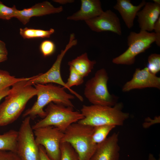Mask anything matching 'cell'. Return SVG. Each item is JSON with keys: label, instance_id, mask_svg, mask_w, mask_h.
<instances>
[{"label": "cell", "instance_id": "21", "mask_svg": "<svg viewBox=\"0 0 160 160\" xmlns=\"http://www.w3.org/2000/svg\"><path fill=\"white\" fill-rule=\"evenodd\" d=\"M116 126L106 125L94 127L92 135L93 142L97 144L104 141L109 132Z\"/></svg>", "mask_w": 160, "mask_h": 160}, {"label": "cell", "instance_id": "31", "mask_svg": "<svg viewBox=\"0 0 160 160\" xmlns=\"http://www.w3.org/2000/svg\"><path fill=\"white\" fill-rule=\"evenodd\" d=\"M0 54L7 55L8 51L5 43L0 40Z\"/></svg>", "mask_w": 160, "mask_h": 160}, {"label": "cell", "instance_id": "19", "mask_svg": "<svg viewBox=\"0 0 160 160\" xmlns=\"http://www.w3.org/2000/svg\"><path fill=\"white\" fill-rule=\"evenodd\" d=\"M18 131L11 129L0 135V150L16 152Z\"/></svg>", "mask_w": 160, "mask_h": 160}, {"label": "cell", "instance_id": "13", "mask_svg": "<svg viewBox=\"0 0 160 160\" xmlns=\"http://www.w3.org/2000/svg\"><path fill=\"white\" fill-rule=\"evenodd\" d=\"M119 134L114 133L102 143L97 148L89 160H119L120 148Z\"/></svg>", "mask_w": 160, "mask_h": 160}, {"label": "cell", "instance_id": "12", "mask_svg": "<svg viewBox=\"0 0 160 160\" xmlns=\"http://www.w3.org/2000/svg\"><path fill=\"white\" fill-rule=\"evenodd\" d=\"M147 87L160 89V78L151 72L146 67L142 69L136 68L132 79L124 85L122 90L127 92L135 89Z\"/></svg>", "mask_w": 160, "mask_h": 160}, {"label": "cell", "instance_id": "33", "mask_svg": "<svg viewBox=\"0 0 160 160\" xmlns=\"http://www.w3.org/2000/svg\"><path fill=\"white\" fill-rule=\"evenodd\" d=\"M147 120L151 121V122L146 125L144 127L145 128L148 127L151 125L156 123H159V121H160V116L156 117L154 119H151L150 118H148L146 119Z\"/></svg>", "mask_w": 160, "mask_h": 160}, {"label": "cell", "instance_id": "1", "mask_svg": "<svg viewBox=\"0 0 160 160\" xmlns=\"http://www.w3.org/2000/svg\"><path fill=\"white\" fill-rule=\"evenodd\" d=\"M27 79L14 84L4 102L0 105V127L9 124L20 116L28 101L36 95L34 87L27 85Z\"/></svg>", "mask_w": 160, "mask_h": 160}, {"label": "cell", "instance_id": "3", "mask_svg": "<svg viewBox=\"0 0 160 160\" xmlns=\"http://www.w3.org/2000/svg\"><path fill=\"white\" fill-rule=\"evenodd\" d=\"M122 107L121 103L113 106L83 105L81 112L84 118L78 122L93 127L106 125L122 126L129 118V114L122 111Z\"/></svg>", "mask_w": 160, "mask_h": 160}, {"label": "cell", "instance_id": "9", "mask_svg": "<svg viewBox=\"0 0 160 160\" xmlns=\"http://www.w3.org/2000/svg\"><path fill=\"white\" fill-rule=\"evenodd\" d=\"M31 119L25 117L18 131L16 153L22 160H40L39 146L35 140Z\"/></svg>", "mask_w": 160, "mask_h": 160}, {"label": "cell", "instance_id": "7", "mask_svg": "<svg viewBox=\"0 0 160 160\" xmlns=\"http://www.w3.org/2000/svg\"><path fill=\"white\" fill-rule=\"evenodd\" d=\"M128 47L126 51L112 60L116 64L131 65L135 62L136 57L144 52L156 40L154 32L141 31L138 33L131 32L127 37Z\"/></svg>", "mask_w": 160, "mask_h": 160}, {"label": "cell", "instance_id": "27", "mask_svg": "<svg viewBox=\"0 0 160 160\" xmlns=\"http://www.w3.org/2000/svg\"><path fill=\"white\" fill-rule=\"evenodd\" d=\"M40 50L44 57L49 56L55 51V46L54 43L49 40L43 41L40 46Z\"/></svg>", "mask_w": 160, "mask_h": 160}, {"label": "cell", "instance_id": "28", "mask_svg": "<svg viewBox=\"0 0 160 160\" xmlns=\"http://www.w3.org/2000/svg\"><path fill=\"white\" fill-rule=\"evenodd\" d=\"M0 160H22L16 152L0 150Z\"/></svg>", "mask_w": 160, "mask_h": 160}, {"label": "cell", "instance_id": "5", "mask_svg": "<svg viewBox=\"0 0 160 160\" xmlns=\"http://www.w3.org/2000/svg\"><path fill=\"white\" fill-rule=\"evenodd\" d=\"M45 111L44 117L32 126L33 130L42 127L52 126L64 132L71 124L84 118L81 112L74 111L73 108L53 102L47 105Z\"/></svg>", "mask_w": 160, "mask_h": 160}, {"label": "cell", "instance_id": "2", "mask_svg": "<svg viewBox=\"0 0 160 160\" xmlns=\"http://www.w3.org/2000/svg\"><path fill=\"white\" fill-rule=\"evenodd\" d=\"M33 85L36 91L37 99L32 107L24 112L23 115V117L29 116L31 119H34L38 116L43 118L46 116L44 108L51 102L74 107L71 100L75 98V96L67 93L62 86L52 83L36 84Z\"/></svg>", "mask_w": 160, "mask_h": 160}, {"label": "cell", "instance_id": "18", "mask_svg": "<svg viewBox=\"0 0 160 160\" xmlns=\"http://www.w3.org/2000/svg\"><path fill=\"white\" fill-rule=\"evenodd\" d=\"M96 63L95 60H90L85 52L69 61L68 65L72 66L84 78L91 72Z\"/></svg>", "mask_w": 160, "mask_h": 160}, {"label": "cell", "instance_id": "17", "mask_svg": "<svg viewBox=\"0 0 160 160\" xmlns=\"http://www.w3.org/2000/svg\"><path fill=\"white\" fill-rule=\"evenodd\" d=\"M146 2L143 0L138 5H134L130 0H117L113 8L120 14L126 26L129 29L134 25V21L137 13Z\"/></svg>", "mask_w": 160, "mask_h": 160}, {"label": "cell", "instance_id": "4", "mask_svg": "<svg viewBox=\"0 0 160 160\" xmlns=\"http://www.w3.org/2000/svg\"><path fill=\"white\" fill-rule=\"evenodd\" d=\"M94 128L78 122L73 123L64 132L61 142L71 144L77 153L79 160H89L97 146L92 139Z\"/></svg>", "mask_w": 160, "mask_h": 160}, {"label": "cell", "instance_id": "32", "mask_svg": "<svg viewBox=\"0 0 160 160\" xmlns=\"http://www.w3.org/2000/svg\"><path fill=\"white\" fill-rule=\"evenodd\" d=\"M10 89L8 87L0 90V101L4 97L7 96L10 92Z\"/></svg>", "mask_w": 160, "mask_h": 160}, {"label": "cell", "instance_id": "11", "mask_svg": "<svg viewBox=\"0 0 160 160\" xmlns=\"http://www.w3.org/2000/svg\"><path fill=\"white\" fill-rule=\"evenodd\" d=\"M85 22L92 30L96 32L109 31L119 35L122 34L120 20L110 10L104 11L100 15Z\"/></svg>", "mask_w": 160, "mask_h": 160}, {"label": "cell", "instance_id": "30", "mask_svg": "<svg viewBox=\"0 0 160 160\" xmlns=\"http://www.w3.org/2000/svg\"><path fill=\"white\" fill-rule=\"evenodd\" d=\"M39 146L40 160H52L47 155L44 147L41 145Z\"/></svg>", "mask_w": 160, "mask_h": 160}, {"label": "cell", "instance_id": "10", "mask_svg": "<svg viewBox=\"0 0 160 160\" xmlns=\"http://www.w3.org/2000/svg\"><path fill=\"white\" fill-rule=\"evenodd\" d=\"M33 130L37 144L44 147L52 160H60V144L64 132L52 126L42 127Z\"/></svg>", "mask_w": 160, "mask_h": 160}, {"label": "cell", "instance_id": "34", "mask_svg": "<svg viewBox=\"0 0 160 160\" xmlns=\"http://www.w3.org/2000/svg\"><path fill=\"white\" fill-rule=\"evenodd\" d=\"M53 1L54 2L61 4L72 3L74 1V0H53Z\"/></svg>", "mask_w": 160, "mask_h": 160}, {"label": "cell", "instance_id": "16", "mask_svg": "<svg viewBox=\"0 0 160 160\" xmlns=\"http://www.w3.org/2000/svg\"><path fill=\"white\" fill-rule=\"evenodd\" d=\"M104 11L99 0H81L80 9L67 17L68 20L85 21L97 17Z\"/></svg>", "mask_w": 160, "mask_h": 160}, {"label": "cell", "instance_id": "6", "mask_svg": "<svg viewBox=\"0 0 160 160\" xmlns=\"http://www.w3.org/2000/svg\"><path fill=\"white\" fill-rule=\"evenodd\" d=\"M108 73L101 68L86 83L84 95L92 105L113 106L117 103L118 97L109 92L107 87Z\"/></svg>", "mask_w": 160, "mask_h": 160}, {"label": "cell", "instance_id": "23", "mask_svg": "<svg viewBox=\"0 0 160 160\" xmlns=\"http://www.w3.org/2000/svg\"><path fill=\"white\" fill-rule=\"evenodd\" d=\"M60 150V160H79L77 153L69 143L61 142Z\"/></svg>", "mask_w": 160, "mask_h": 160}, {"label": "cell", "instance_id": "24", "mask_svg": "<svg viewBox=\"0 0 160 160\" xmlns=\"http://www.w3.org/2000/svg\"><path fill=\"white\" fill-rule=\"evenodd\" d=\"M84 78L72 66H69V75L65 83L68 88L72 89V87L82 84L84 81Z\"/></svg>", "mask_w": 160, "mask_h": 160}, {"label": "cell", "instance_id": "25", "mask_svg": "<svg viewBox=\"0 0 160 160\" xmlns=\"http://www.w3.org/2000/svg\"><path fill=\"white\" fill-rule=\"evenodd\" d=\"M18 10L15 5L9 7L0 1V19L9 20L15 18Z\"/></svg>", "mask_w": 160, "mask_h": 160}, {"label": "cell", "instance_id": "35", "mask_svg": "<svg viewBox=\"0 0 160 160\" xmlns=\"http://www.w3.org/2000/svg\"><path fill=\"white\" fill-rule=\"evenodd\" d=\"M148 160H160V159L159 158L157 159H156L152 154L149 153L148 155Z\"/></svg>", "mask_w": 160, "mask_h": 160}, {"label": "cell", "instance_id": "29", "mask_svg": "<svg viewBox=\"0 0 160 160\" xmlns=\"http://www.w3.org/2000/svg\"><path fill=\"white\" fill-rule=\"evenodd\" d=\"M153 30L156 35V40L155 42L158 46H160V17H159L155 23Z\"/></svg>", "mask_w": 160, "mask_h": 160}, {"label": "cell", "instance_id": "14", "mask_svg": "<svg viewBox=\"0 0 160 160\" xmlns=\"http://www.w3.org/2000/svg\"><path fill=\"white\" fill-rule=\"evenodd\" d=\"M62 6L55 7L47 1L36 4L31 7L18 10L15 18H17L23 25H25L33 17H40L62 12Z\"/></svg>", "mask_w": 160, "mask_h": 160}, {"label": "cell", "instance_id": "20", "mask_svg": "<svg viewBox=\"0 0 160 160\" xmlns=\"http://www.w3.org/2000/svg\"><path fill=\"white\" fill-rule=\"evenodd\" d=\"M19 30L20 35L24 39L49 38L55 32V30L53 28L45 30L26 27L23 28H21Z\"/></svg>", "mask_w": 160, "mask_h": 160}, {"label": "cell", "instance_id": "8", "mask_svg": "<svg viewBox=\"0 0 160 160\" xmlns=\"http://www.w3.org/2000/svg\"><path fill=\"white\" fill-rule=\"evenodd\" d=\"M77 43V41L75 39V34L73 33L71 34L68 43L65 48L62 50L58 55L55 61L50 69L45 73H40L32 76L31 79L27 81V85L32 86L36 84L55 83L67 89L80 101L83 102L84 98L81 95L73 89H70L67 86L62 78L60 73L61 65L63 57L68 51Z\"/></svg>", "mask_w": 160, "mask_h": 160}, {"label": "cell", "instance_id": "22", "mask_svg": "<svg viewBox=\"0 0 160 160\" xmlns=\"http://www.w3.org/2000/svg\"><path fill=\"white\" fill-rule=\"evenodd\" d=\"M28 78H16L11 75L8 71L0 69V90L9 87L16 82L29 79Z\"/></svg>", "mask_w": 160, "mask_h": 160}, {"label": "cell", "instance_id": "15", "mask_svg": "<svg viewBox=\"0 0 160 160\" xmlns=\"http://www.w3.org/2000/svg\"><path fill=\"white\" fill-rule=\"evenodd\" d=\"M143 7L136 15L140 31L151 32L153 30L155 23L160 17V5L147 2Z\"/></svg>", "mask_w": 160, "mask_h": 160}, {"label": "cell", "instance_id": "36", "mask_svg": "<svg viewBox=\"0 0 160 160\" xmlns=\"http://www.w3.org/2000/svg\"><path fill=\"white\" fill-rule=\"evenodd\" d=\"M154 3L160 5V0H153Z\"/></svg>", "mask_w": 160, "mask_h": 160}, {"label": "cell", "instance_id": "26", "mask_svg": "<svg viewBox=\"0 0 160 160\" xmlns=\"http://www.w3.org/2000/svg\"><path fill=\"white\" fill-rule=\"evenodd\" d=\"M147 67L149 71L156 75L160 70V55L153 53L151 54L148 58Z\"/></svg>", "mask_w": 160, "mask_h": 160}]
</instances>
